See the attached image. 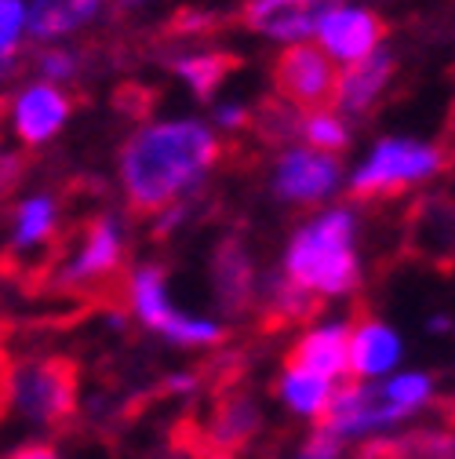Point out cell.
I'll list each match as a JSON object with an SVG mask.
<instances>
[{
  "mask_svg": "<svg viewBox=\"0 0 455 459\" xmlns=\"http://www.w3.org/2000/svg\"><path fill=\"white\" fill-rule=\"evenodd\" d=\"M222 157V143L197 121H164L135 132L121 150V183L132 215L172 208Z\"/></svg>",
  "mask_w": 455,
  "mask_h": 459,
  "instance_id": "obj_1",
  "label": "cell"
},
{
  "mask_svg": "<svg viewBox=\"0 0 455 459\" xmlns=\"http://www.w3.org/2000/svg\"><path fill=\"white\" fill-rule=\"evenodd\" d=\"M73 296L84 310L128 314L132 310V270L121 230L109 215H91L77 230H63V255L55 263L47 289Z\"/></svg>",
  "mask_w": 455,
  "mask_h": 459,
  "instance_id": "obj_2",
  "label": "cell"
},
{
  "mask_svg": "<svg viewBox=\"0 0 455 459\" xmlns=\"http://www.w3.org/2000/svg\"><path fill=\"white\" fill-rule=\"evenodd\" d=\"M350 241H354L350 212H328L292 238L284 273L317 296L350 292L357 284V259Z\"/></svg>",
  "mask_w": 455,
  "mask_h": 459,
  "instance_id": "obj_3",
  "label": "cell"
},
{
  "mask_svg": "<svg viewBox=\"0 0 455 459\" xmlns=\"http://www.w3.org/2000/svg\"><path fill=\"white\" fill-rule=\"evenodd\" d=\"M12 401H19V409L30 420L51 430L73 427L81 409V365L66 354H51L15 368Z\"/></svg>",
  "mask_w": 455,
  "mask_h": 459,
  "instance_id": "obj_4",
  "label": "cell"
},
{
  "mask_svg": "<svg viewBox=\"0 0 455 459\" xmlns=\"http://www.w3.org/2000/svg\"><path fill=\"white\" fill-rule=\"evenodd\" d=\"M444 168V153L437 146H423L412 139H382L375 153L357 168L350 183L354 201H393L408 186L437 176Z\"/></svg>",
  "mask_w": 455,
  "mask_h": 459,
  "instance_id": "obj_5",
  "label": "cell"
},
{
  "mask_svg": "<svg viewBox=\"0 0 455 459\" xmlns=\"http://www.w3.org/2000/svg\"><path fill=\"white\" fill-rule=\"evenodd\" d=\"M273 88L288 106L321 113L335 106L339 70L317 44L296 40L273 59Z\"/></svg>",
  "mask_w": 455,
  "mask_h": 459,
  "instance_id": "obj_6",
  "label": "cell"
},
{
  "mask_svg": "<svg viewBox=\"0 0 455 459\" xmlns=\"http://www.w3.org/2000/svg\"><path fill=\"white\" fill-rule=\"evenodd\" d=\"M132 307L135 314L142 317L146 328L176 339V342H186V347H211V342H226V332L208 325V321H193V317H183L167 307L164 299V266H142L135 277H132Z\"/></svg>",
  "mask_w": 455,
  "mask_h": 459,
  "instance_id": "obj_7",
  "label": "cell"
},
{
  "mask_svg": "<svg viewBox=\"0 0 455 459\" xmlns=\"http://www.w3.org/2000/svg\"><path fill=\"white\" fill-rule=\"evenodd\" d=\"M197 423H201V437H204L208 452L237 455V448H245L255 437L262 416L255 409V401L241 390V383H234V386L211 390V412H208V420H197Z\"/></svg>",
  "mask_w": 455,
  "mask_h": 459,
  "instance_id": "obj_8",
  "label": "cell"
},
{
  "mask_svg": "<svg viewBox=\"0 0 455 459\" xmlns=\"http://www.w3.org/2000/svg\"><path fill=\"white\" fill-rule=\"evenodd\" d=\"M343 4L347 0H248L245 26L262 37L296 44V40H306L328 12Z\"/></svg>",
  "mask_w": 455,
  "mask_h": 459,
  "instance_id": "obj_9",
  "label": "cell"
},
{
  "mask_svg": "<svg viewBox=\"0 0 455 459\" xmlns=\"http://www.w3.org/2000/svg\"><path fill=\"white\" fill-rule=\"evenodd\" d=\"M317 40H321V51L328 59H343V63H357L365 55H372L379 44H382V19L368 8H335L328 12L321 22H317Z\"/></svg>",
  "mask_w": 455,
  "mask_h": 459,
  "instance_id": "obj_10",
  "label": "cell"
},
{
  "mask_svg": "<svg viewBox=\"0 0 455 459\" xmlns=\"http://www.w3.org/2000/svg\"><path fill=\"white\" fill-rule=\"evenodd\" d=\"M343 176V160L331 153H317V150H288L277 160V176H273V190L284 201H321L339 186Z\"/></svg>",
  "mask_w": 455,
  "mask_h": 459,
  "instance_id": "obj_11",
  "label": "cell"
},
{
  "mask_svg": "<svg viewBox=\"0 0 455 459\" xmlns=\"http://www.w3.org/2000/svg\"><path fill=\"white\" fill-rule=\"evenodd\" d=\"M211 281H215V296L222 303L226 314H248L259 307V277L255 266L248 259V248L241 245V238H226L215 248L211 259Z\"/></svg>",
  "mask_w": 455,
  "mask_h": 459,
  "instance_id": "obj_12",
  "label": "cell"
},
{
  "mask_svg": "<svg viewBox=\"0 0 455 459\" xmlns=\"http://www.w3.org/2000/svg\"><path fill=\"white\" fill-rule=\"evenodd\" d=\"M350 328V351H347V376L354 379H365V376H379V372H390L401 358V342L397 335L379 325L365 303H357V314H354V325Z\"/></svg>",
  "mask_w": 455,
  "mask_h": 459,
  "instance_id": "obj_13",
  "label": "cell"
},
{
  "mask_svg": "<svg viewBox=\"0 0 455 459\" xmlns=\"http://www.w3.org/2000/svg\"><path fill=\"white\" fill-rule=\"evenodd\" d=\"M15 132L26 146L47 143L73 113V99L59 84H33L15 99Z\"/></svg>",
  "mask_w": 455,
  "mask_h": 459,
  "instance_id": "obj_14",
  "label": "cell"
},
{
  "mask_svg": "<svg viewBox=\"0 0 455 459\" xmlns=\"http://www.w3.org/2000/svg\"><path fill=\"white\" fill-rule=\"evenodd\" d=\"M347 351H350V328L347 325H331L303 335L292 342L284 354V372H313V376H343L347 372Z\"/></svg>",
  "mask_w": 455,
  "mask_h": 459,
  "instance_id": "obj_15",
  "label": "cell"
},
{
  "mask_svg": "<svg viewBox=\"0 0 455 459\" xmlns=\"http://www.w3.org/2000/svg\"><path fill=\"white\" fill-rule=\"evenodd\" d=\"M393 77V55L375 48L365 59L350 63L339 74V91H335V106L347 113H368V106L382 95V88Z\"/></svg>",
  "mask_w": 455,
  "mask_h": 459,
  "instance_id": "obj_16",
  "label": "cell"
},
{
  "mask_svg": "<svg viewBox=\"0 0 455 459\" xmlns=\"http://www.w3.org/2000/svg\"><path fill=\"white\" fill-rule=\"evenodd\" d=\"M317 314H324V296L303 289V284H296L288 273H284L270 284L259 328H262V335H273V332H284L292 325H310Z\"/></svg>",
  "mask_w": 455,
  "mask_h": 459,
  "instance_id": "obj_17",
  "label": "cell"
},
{
  "mask_svg": "<svg viewBox=\"0 0 455 459\" xmlns=\"http://www.w3.org/2000/svg\"><path fill=\"white\" fill-rule=\"evenodd\" d=\"M172 70L193 88L197 99H211L226 77L241 70V59L230 51H193V55H179Z\"/></svg>",
  "mask_w": 455,
  "mask_h": 459,
  "instance_id": "obj_18",
  "label": "cell"
},
{
  "mask_svg": "<svg viewBox=\"0 0 455 459\" xmlns=\"http://www.w3.org/2000/svg\"><path fill=\"white\" fill-rule=\"evenodd\" d=\"M280 394H284V401H288L296 412H303V416H317V409L324 405L328 394H331V379L313 376V372H284V379H280Z\"/></svg>",
  "mask_w": 455,
  "mask_h": 459,
  "instance_id": "obj_19",
  "label": "cell"
},
{
  "mask_svg": "<svg viewBox=\"0 0 455 459\" xmlns=\"http://www.w3.org/2000/svg\"><path fill=\"white\" fill-rule=\"evenodd\" d=\"M299 135L310 143V150H317V153H331V157H339L347 146H350V132H347V125L335 117V113H328V109H321V113H306V117L299 121Z\"/></svg>",
  "mask_w": 455,
  "mask_h": 459,
  "instance_id": "obj_20",
  "label": "cell"
},
{
  "mask_svg": "<svg viewBox=\"0 0 455 459\" xmlns=\"http://www.w3.org/2000/svg\"><path fill=\"white\" fill-rule=\"evenodd\" d=\"M26 26H30V37L33 40H59L70 30H77L73 19H70L66 0H30Z\"/></svg>",
  "mask_w": 455,
  "mask_h": 459,
  "instance_id": "obj_21",
  "label": "cell"
},
{
  "mask_svg": "<svg viewBox=\"0 0 455 459\" xmlns=\"http://www.w3.org/2000/svg\"><path fill=\"white\" fill-rule=\"evenodd\" d=\"M430 390H434V383H430V376H423V372L397 376V379H390V383L382 386L386 401H393V405H401L405 412H416V409L423 405V401H430Z\"/></svg>",
  "mask_w": 455,
  "mask_h": 459,
  "instance_id": "obj_22",
  "label": "cell"
},
{
  "mask_svg": "<svg viewBox=\"0 0 455 459\" xmlns=\"http://www.w3.org/2000/svg\"><path fill=\"white\" fill-rule=\"evenodd\" d=\"M299 121L303 117H296L288 102H262L259 106V128H262V139H270V143L292 139L299 132Z\"/></svg>",
  "mask_w": 455,
  "mask_h": 459,
  "instance_id": "obj_23",
  "label": "cell"
},
{
  "mask_svg": "<svg viewBox=\"0 0 455 459\" xmlns=\"http://www.w3.org/2000/svg\"><path fill=\"white\" fill-rule=\"evenodd\" d=\"M26 30V4L22 0H0V55H12Z\"/></svg>",
  "mask_w": 455,
  "mask_h": 459,
  "instance_id": "obj_24",
  "label": "cell"
},
{
  "mask_svg": "<svg viewBox=\"0 0 455 459\" xmlns=\"http://www.w3.org/2000/svg\"><path fill=\"white\" fill-rule=\"evenodd\" d=\"M37 70H40V77L51 84V81H70L73 74H77V59H73V51H44L40 59H37Z\"/></svg>",
  "mask_w": 455,
  "mask_h": 459,
  "instance_id": "obj_25",
  "label": "cell"
},
{
  "mask_svg": "<svg viewBox=\"0 0 455 459\" xmlns=\"http://www.w3.org/2000/svg\"><path fill=\"white\" fill-rule=\"evenodd\" d=\"M30 160L22 153H0V204H4L26 179Z\"/></svg>",
  "mask_w": 455,
  "mask_h": 459,
  "instance_id": "obj_26",
  "label": "cell"
},
{
  "mask_svg": "<svg viewBox=\"0 0 455 459\" xmlns=\"http://www.w3.org/2000/svg\"><path fill=\"white\" fill-rule=\"evenodd\" d=\"M339 452H343V437L331 434V430H321L313 427V434L306 437L299 459H339Z\"/></svg>",
  "mask_w": 455,
  "mask_h": 459,
  "instance_id": "obj_27",
  "label": "cell"
},
{
  "mask_svg": "<svg viewBox=\"0 0 455 459\" xmlns=\"http://www.w3.org/2000/svg\"><path fill=\"white\" fill-rule=\"evenodd\" d=\"M12 379H15V361L8 351V332L0 328V423H4V416L12 409Z\"/></svg>",
  "mask_w": 455,
  "mask_h": 459,
  "instance_id": "obj_28",
  "label": "cell"
},
{
  "mask_svg": "<svg viewBox=\"0 0 455 459\" xmlns=\"http://www.w3.org/2000/svg\"><path fill=\"white\" fill-rule=\"evenodd\" d=\"M150 102H153V95H150L146 88L128 84V88H121V91H117V106H121V109H128L132 117H146V113H150Z\"/></svg>",
  "mask_w": 455,
  "mask_h": 459,
  "instance_id": "obj_29",
  "label": "cell"
},
{
  "mask_svg": "<svg viewBox=\"0 0 455 459\" xmlns=\"http://www.w3.org/2000/svg\"><path fill=\"white\" fill-rule=\"evenodd\" d=\"M66 8H70V19H73V26H81V22H91V19L99 15L102 0H66Z\"/></svg>",
  "mask_w": 455,
  "mask_h": 459,
  "instance_id": "obj_30",
  "label": "cell"
},
{
  "mask_svg": "<svg viewBox=\"0 0 455 459\" xmlns=\"http://www.w3.org/2000/svg\"><path fill=\"white\" fill-rule=\"evenodd\" d=\"M215 121H219L222 128H245V125H248V113H245L241 106H222V109L215 113Z\"/></svg>",
  "mask_w": 455,
  "mask_h": 459,
  "instance_id": "obj_31",
  "label": "cell"
},
{
  "mask_svg": "<svg viewBox=\"0 0 455 459\" xmlns=\"http://www.w3.org/2000/svg\"><path fill=\"white\" fill-rule=\"evenodd\" d=\"M4 459H59V452H55L51 445H26V448H19Z\"/></svg>",
  "mask_w": 455,
  "mask_h": 459,
  "instance_id": "obj_32",
  "label": "cell"
},
{
  "mask_svg": "<svg viewBox=\"0 0 455 459\" xmlns=\"http://www.w3.org/2000/svg\"><path fill=\"white\" fill-rule=\"evenodd\" d=\"M201 459H237V455L234 452H204Z\"/></svg>",
  "mask_w": 455,
  "mask_h": 459,
  "instance_id": "obj_33",
  "label": "cell"
},
{
  "mask_svg": "<svg viewBox=\"0 0 455 459\" xmlns=\"http://www.w3.org/2000/svg\"><path fill=\"white\" fill-rule=\"evenodd\" d=\"M142 0H117V8H139Z\"/></svg>",
  "mask_w": 455,
  "mask_h": 459,
  "instance_id": "obj_34",
  "label": "cell"
}]
</instances>
